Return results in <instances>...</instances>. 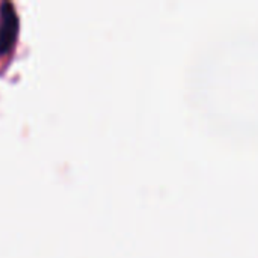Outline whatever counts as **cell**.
Instances as JSON below:
<instances>
[{
    "mask_svg": "<svg viewBox=\"0 0 258 258\" xmlns=\"http://www.w3.org/2000/svg\"><path fill=\"white\" fill-rule=\"evenodd\" d=\"M18 35V17L15 8L9 2H3L0 6V54H6L12 50Z\"/></svg>",
    "mask_w": 258,
    "mask_h": 258,
    "instance_id": "obj_1",
    "label": "cell"
}]
</instances>
